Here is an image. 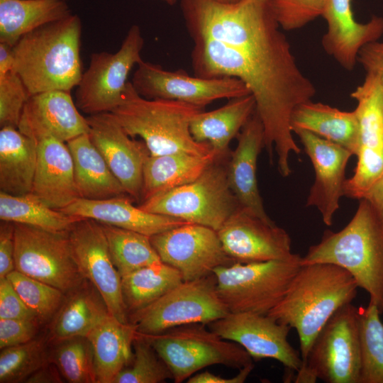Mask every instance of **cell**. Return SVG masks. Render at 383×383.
Here are the masks:
<instances>
[{"label": "cell", "mask_w": 383, "mask_h": 383, "mask_svg": "<svg viewBox=\"0 0 383 383\" xmlns=\"http://www.w3.org/2000/svg\"><path fill=\"white\" fill-rule=\"evenodd\" d=\"M133 346L131 364L113 383H160L172 379L170 370L143 335L137 332Z\"/></svg>", "instance_id": "cell-41"}, {"label": "cell", "mask_w": 383, "mask_h": 383, "mask_svg": "<svg viewBox=\"0 0 383 383\" xmlns=\"http://www.w3.org/2000/svg\"><path fill=\"white\" fill-rule=\"evenodd\" d=\"M224 160L216 158L193 182L154 195L138 206L218 231L240 206L229 187Z\"/></svg>", "instance_id": "cell-7"}, {"label": "cell", "mask_w": 383, "mask_h": 383, "mask_svg": "<svg viewBox=\"0 0 383 383\" xmlns=\"http://www.w3.org/2000/svg\"><path fill=\"white\" fill-rule=\"evenodd\" d=\"M50 360L70 383H96L94 353L87 337H75L52 345Z\"/></svg>", "instance_id": "cell-38"}, {"label": "cell", "mask_w": 383, "mask_h": 383, "mask_svg": "<svg viewBox=\"0 0 383 383\" xmlns=\"http://www.w3.org/2000/svg\"><path fill=\"white\" fill-rule=\"evenodd\" d=\"M40 325L35 319H0L1 350L35 338Z\"/></svg>", "instance_id": "cell-44"}, {"label": "cell", "mask_w": 383, "mask_h": 383, "mask_svg": "<svg viewBox=\"0 0 383 383\" xmlns=\"http://www.w3.org/2000/svg\"><path fill=\"white\" fill-rule=\"evenodd\" d=\"M14 55L13 47L0 42V76L13 70Z\"/></svg>", "instance_id": "cell-50"}, {"label": "cell", "mask_w": 383, "mask_h": 383, "mask_svg": "<svg viewBox=\"0 0 383 383\" xmlns=\"http://www.w3.org/2000/svg\"><path fill=\"white\" fill-rule=\"evenodd\" d=\"M36 143L38 158L31 193L51 208L61 210L81 198L70 151L65 142L52 137Z\"/></svg>", "instance_id": "cell-25"}, {"label": "cell", "mask_w": 383, "mask_h": 383, "mask_svg": "<svg viewBox=\"0 0 383 383\" xmlns=\"http://www.w3.org/2000/svg\"><path fill=\"white\" fill-rule=\"evenodd\" d=\"M293 133L299 138L315 172L306 206L316 208L323 222L331 226L344 196L346 166L353 155L346 148L306 130L298 129Z\"/></svg>", "instance_id": "cell-20"}, {"label": "cell", "mask_w": 383, "mask_h": 383, "mask_svg": "<svg viewBox=\"0 0 383 383\" xmlns=\"http://www.w3.org/2000/svg\"><path fill=\"white\" fill-rule=\"evenodd\" d=\"M321 16L327 24L323 48L348 71L354 69L360 50L383 35V18L374 15L366 23L357 22L351 0H325Z\"/></svg>", "instance_id": "cell-22"}, {"label": "cell", "mask_w": 383, "mask_h": 383, "mask_svg": "<svg viewBox=\"0 0 383 383\" xmlns=\"http://www.w3.org/2000/svg\"><path fill=\"white\" fill-rule=\"evenodd\" d=\"M208 326L221 338L241 345L255 360L274 359L296 372L303 367L301 354L287 338L291 328L267 314L229 312Z\"/></svg>", "instance_id": "cell-17"}, {"label": "cell", "mask_w": 383, "mask_h": 383, "mask_svg": "<svg viewBox=\"0 0 383 383\" xmlns=\"http://www.w3.org/2000/svg\"><path fill=\"white\" fill-rule=\"evenodd\" d=\"M216 158L213 151L204 155L188 152L150 155L143 167L140 203L154 195L193 182Z\"/></svg>", "instance_id": "cell-31"}, {"label": "cell", "mask_w": 383, "mask_h": 383, "mask_svg": "<svg viewBox=\"0 0 383 383\" xmlns=\"http://www.w3.org/2000/svg\"><path fill=\"white\" fill-rule=\"evenodd\" d=\"M161 261L177 270L184 281L210 275L218 267L235 262L226 253L218 233L188 223L150 237Z\"/></svg>", "instance_id": "cell-15"}, {"label": "cell", "mask_w": 383, "mask_h": 383, "mask_svg": "<svg viewBox=\"0 0 383 383\" xmlns=\"http://www.w3.org/2000/svg\"><path fill=\"white\" fill-rule=\"evenodd\" d=\"M101 224L107 239L112 262L121 277L142 267L162 262L150 236Z\"/></svg>", "instance_id": "cell-36"}, {"label": "cell", "mask_w": 383, "mask_h": 383, "mask_svg": "<svg viewBox=\"0 0 383 383\" xmlns=\"http://www.w3.org/2000/svg\"><path fill=\"white\" fill-rule=\"evenodd\" d=\"M236 138L238 145L227 164L229 187L240 206L262 219L272 221L265 210L257 181V162L265 147V134L256 111Z\"/></svg>", "instance_id": "cell-23"}, {"label": "cell", "mask_w": 383, "mask_h": 383, "mask_svg": "<svg viewBox=\"0 0 383 383\" xmlns=\"http://www.w3.org/2000/svg\"><path fill=\"white\" fill-rule=\"evenodd\" d=\"M269 3L279 27L294 30L321 16L325 0H269Z\"/></svg>", "instance_id": "cell-42"}, {"label": "cell", "mask_w": 383, "mask_h": 383, "mask_svg": "<svg viewBox=\"0 0 383 383\" xmlns=\"http://www.w3.org/2000/svg\"><path fill=\"white\" fill-rule=\"evenodd\" d=\"M30 94L18 74L11 70L0 76V126L18 128Z\"/></svg>", "instance_id": "cell-43"}, {"label": "cell", "mask_w": 383, "mask_h": 383, "mask_svg": "<svg viewBox=\"0 0 383 383\" xmlns=\"http://www.w3.org/2000/svg\"><path fill=\"white\" fill-rule=\"evenodd\" d=\"M365 199L371 202L383 213V174L369 191Z\"/></svg>", "instance_id": "cell-51"}, {"label": "cell", "mask_w": 383, "mask_h": 383, "mask_svg": "<svg viewBox=\"0 0 383 383\" xmlns=\"http://www.w3.org/2000/svg\"><path fill=\"white\" fill-rule=\"evenodd\" d=\"M128 194L106 199L79 198L60 211L78 218L133 231L150 237L188 223L183 220L146 211L133 204Z\"/></svg>", "instance_id": "cell-24"}, {"label": "cell", "mask_w": 383, "mask_h": 383, "mask_svg": "<svg viewBox=\"0 0 383 383\" xmlns=\"http://www.w3.org/2000/svg\"><path fill=\"white\" fill-rule=\"evenodd\" d=\"M14 248V223L1 221L0 279L15 270Z\"/></svg>", "instance_id": "cell-46"}, {"label": "cell", "mask_w": 383, "mask_h": 383, "mask_svg": "<svg viewBox=\"0 0 383 383\" xmlns=\"http://www.w3.org/2000/svg\"><path fill=\"white\" fill-rule=\"evenodd\" d=\"M37 143L18 128L0 130V189L12 195L30 193L37 165Z\"/></svg>", "instance_id": "cell-32"}, {"label": "cell", "mask_w": 383, "mask_h": 383, "mask_svg": "<svg viewBox=\"0 0 383 383\" xmlns=\"http://www.w3.org/2000/svg\"><path fill=\"white\" fill-rule=\"evenodd\" d=\"M357 62L366 74L376 77L383 89V39L364 46L357 56Z\"/></svg>", "instance_id": "cell-47"}, {"label": "cell", "mask_w": 383, "mask_h": 383, "mask_svg": "<svg viewBox=\"0 0 383 383\" xmlns=\"http://www.w3.org/2000/svg\"><path fill=\"white\" fill-rule=\"evenodd\" d=\"M290 125L292 132L301 129L338 144L357 155L359 124L355 110L341 111L312 100L298 105L293 111Z\"/></svg>", "instance_id": "cell-28"}, {"label": "cell", "mask_w": 383, "mask_h": 383, "mask_svg": "<svg viewBox=\"0 0 383 383\" xmlns=\"http://www.w3.org/2000/svg\"><path fill=\"white\" fill-rule=\"evenodd\" d=\"M194 40L195 76L235 77L254 96L264 127L265 147L281 162L299 154L290 125L294 109L312 100L316 89L301 72L269 0H179Z\"/></svg>", "instance_id": "cell-1"}, {"label": "cell", "mask_w": 383, "mask_h": 383, "mask_svg": "<svg viewBox=\"0 0 383 383\" xmlns=\"http://www.w3.org/2000/svg\"><path fill=\"white\" fill-rule=\"evenodd\" d=\"M80 218L51 208L33 193L12 195L0 192V219L52 232H68Z\"/></svg>", "instance_id": "cell-35"}, {"label": "cell", "mask_w": 383, "mask_h": 383, "mask_svg": "<svg viewBox=\"0 0 383 383\" xmlns=\"http://www.w3.org/2000/svg\"><path fill=\"white\" fill-rule=\"evenodd\" d=\"M15 270L65 294L85 279L72 256L68 232L14 223Z\"/></svg>", "instance_id": "cell-12"}, {"label": "cell", "mask_w": 383, "mask_h": 383, "mask_svg": "<svg viewBox=\"0 0 383 383\" xmlns=\"http://www.w3.org/2000/svg\"><path fill=\"white\" fill-rule=\"evenodd\" d=\"M161 1H165L169 5H174L177 1V0H161Z\"/></svg>", "instance_id": "cell-53"}, {"label": "cell", "mask_w": 383, "mask_h": 383, "mask_svg": "<svg viewBox=\"0 0 383 383\" xmlns=\"http://www.w3.org/2000/svg\"><path fill=\"white\" fill-rule=\"evenodd\" d=\"M143 45L140 28L133 25L117 52L92 53L77 87L78 109L89 116L111 112L121 100L130 72L143 60Z\"/></svg>", "instance_id": "cell-11"}, {"label": "cell", "mask_w": 383, "mask_h": 383, "mask_svg": "<svg viewBox=\"0 0 383 383\" xmlns=\"http://www.w3.org/2000/svg\"><path fill=\"white\" fill-rule=\"evenodd\" d=\"M359 124V147L354 174L346 179L344 196L363 199L383 174V89L378 79L366 74L351 92Z\"/></svg>", "instance_id": "cell-13"}, {"label": "cell", "mask_w": 383, "mask_h": 383, "mask_svg": "<svg viewBox=\"0 0 383 383\" xmlns=\"http://www.w3.org/2000/svg\"><path fill=\"white\" fill-rule=\"evenodd\" d=\"M47 335L5 348L0 353V382H25L26 379L50 360Z\"/></svg>", "instance_id": "cell-39"}, {"label": "cell", "mask_w": 383, "mask_h": 383, "mask_svg": "<svg viewBox=\"0 0 383 383\" xmlns=\"http://www.w3.org/2000/svg\"><path fill=\"white\" fill-rule=\"evenodd\" d=\"M18 129L35 143L49 137L67 143L88 133L89 126L70 91L50 90L30 96Z\"/></svg>", "instance_id": "cell-21"}, {"label": "cell", "mask_w": 383, "mask_h": 383, "mask_svg": "<svg viewBox=\"0 0 383 383\" xmlns=\"http://www.w3.org/2000/svg\"><path fill=\"white\" fill-rule=\"evenodd\" d=\"M82 25L77 14L43 25L13 47V70L30 95L50 90L71 91L82 74Z\"/></svg>", "instance_id": "cell-4"}, {"label": "cell", "mask_w": 383, "mask_h": 383, "mask_svg": "<svg viewBox=\"0 0 383 383\" xmlns=\"http://www.w3.org/2000/svg\"><path fill=\"white\" fill-rule=\"evenodd\" d=\"M0 319H35L39 321L7 277L0 279Z\"/></svg>", "instance_id": "cell-45"}, {"label": "cell", "mask_w": 383, "mask_h": 383, "mask_svg": "<svg viewBox=\"0 0 383 383\" xmlns=\"http://www.w3.org/2000/svg\"><path fill=\"white\" fill-rule=\"evenodd\" d=\"M72 13L62 0H0V42L13 47L24 35Z\"/></svg>", "instance_id": "cell-33"}, {"label": "cell", "mask_w": 383, "mask_h": 383, "mask_svg": "<svg viewBox=\"0 0 383 383\" xmlns=\"http://www.w3.org/2000/svg\"><path fill=\"white\" fill-rule=\"evenodd\" d=\"M256 110L250 94L229 99L223 106L197 113L190 124L194 139L207 143L218 158H226L231 141L240 132Z\"/></svg>", "instance_id": "cell-27"}, {"label": "cell", "mask_w": 383, "mask_h": 383, "mask_svg": "<svg viewBox=\"0 0 383 383\" xmlns=\"http://www.w3.org/2000/svg\"><path fill=\"white\" fill-rule=\"evenodd\" d=\"M63 377L57 366L51 361L44 365L29 376L26 383H60Z\"/></svg>", "instance_id": "cell-49"}, {"label": "cell", "mask_w": 383, "mask_h": 383, "mask_svg": "<svg viewBox=\"0 0 383 383\" xmlns=\"http://www.w3.org/2000/svg\"><path fill=\"white\" fill-rule=\"evenodd\" d=\"M358 308H340L319 331L309 351L296 382L359 383L360 345Z\"/></svg>", "instance_id": "cell-9"}, {"label": "cell", "mask_w": 383, "mask_h": 383, "mask_svg": "<svg viewBox=\"0 0 383 383\" xmlns=\"http://www.w3.org/2000/svg\"><path fill=\"white\" fill-rule=\"evenodd\" d=\"M131 82L136 92L148 99L174 100L204 107L221 99L250 94L245 83L235 77L204 78L186 71L165 70L141 60Z\"/></svg>", "instance_id": "cell-14"}, {"label": "cell", "mask_w": 383, "mask_h": 383, "mask_svg": "<svg viewBox=\"0 0 383 383\" xmlns=\"http://www.w3.org/2000/svg\"><path fill=\"white\" fill-rule=\"evenodd\" d=\"M68 238L72 256L83 277L99 292L110 314L122 323H128L121 277L112 262L101 224L80 218L69 230Z\"/></svg>", "instance_id": "cell-16"}, {"label": "cell", "mask_w": 383, "mask_h": 383, "mask_svg": "<svg viewBox=\"0 0 383 383\" xmlns=\"http://www.w3.org/2000/svg\"><path fill=\"white\" fill-rule=\"evenodd\" d=\"M229 312L218 294L213 273L183 281L151 304L130 314L128 321L138 333L154 335L182 325L209 324Z\"/></svg>", "instance_id": "cell-10"}, {"label": "cell", "mask_w": 383, "mask_h": 383, "mask_svg": "<svg viewBox=\"0 0 383 383\" xmlns=\"http://www.w3.org/2000/svg\"><path fill=\"white\" fill-rule=\"evenodd\" d=\"M358 288L353 276L338 265H302L283 299L267 315L296 329L304 363L319 331L336 311L352 303Z\"/></svg>", "instance_id": "cell-2"}, {"label": "cell", "mask_w": 383, "mask_h": 383, "mask_svg": "<svg viewBox=\"0 0 383 383\" xmlns=\"http://www.w3.org/2000/svg\"><path fill=\"white\" fill-rule=\"evenodd\" d=\"M301 259L293 253L284 259L216 267L218 294L231 313L267 315L284 296Z\"/></svg>", "instance_id": "cell-6"}, {"label": "cell", "mask_w": 383, "mask_h": 383, "mask_svg": "<svg viewBox=\"0 0 383 383\" xmlns=\"http://www.w3.org/2000/svg\"><path fill=\"white\" fill-rule=\"evenodd\" d=\"M360 345L359 383H383V323L377 306L369 302L357 311Z\"/></svg>", "instance_id": "cell-37"}, {"label": "cell", "mask_w": 383, "mask_h": 383, "mask_svg": "<svg viewBox=\"0 0 383 383\" xmlns=\"http://www.w3.org/2000/svg\"><path fill=\"white\" fill-rule=\"evenodd\" d=\"M99 292L88 280L66 294L50 321L48 342L52 345L75 337H87L109 316Z\"/></svg>", "instance_id": "cell-26"}, {"label": "cell", "mask_w": 383, "mask_h": 383, "mask_svg": "<svg viewBox=\"0 0 383 383\" xmlns=\"http://www.w3.org/2000/svg\"><path fill=\"white\" fill-rule=\"evenodd\" d=\"M135 326L109 316L87 336L94 353L96 383H113L133 357Z\"/></svg>", "instance_id": "cell-30"}, {"label": "cell", "mask_w": 383, "mask_h": 383, "mask_svg": "<svg viewBox=\"0 0 383 383\" xmlns=\"http://www.w3.org/2000/svg\"><path fill=\"white\" fill-rule=\"evenodd\" d=\"M6 277L41 324L51 321L63 303L66 294L16 270Z\"/></svg>", "instance_id": "cell-40"}, {"label": "cell", "mask_w": 383, "mask_h": 383, "mask_svg": "<svg viewBox=\"0 0 383 383\" xmlns=\"http://www.w3.org/2000/svg\"><path fill=\"white\" fill-rule=\"evenodd\" d=\"M62 1H67V0H62Z\"/></svg>", "instance_id": "cell-54"}, {"label": "cell", "mask_w": 383, "mask_h": 383, "mask_svg": "<svg viewBox=\"0 0 383 383\" xmlns=\"http://www.w3.org/2000/svg\"><path fill=\"white\" fill-rule=\"evenodd\" d=\"M217 233L225 251L235 262L284 259L293 254L290 236L284 228L242 206Z\"/></svg>", "instance_id": "cell-18"}, {"label": "cell", "mask_w": 383, "mask_h": 383, "mask_svg": "<svg viewBox=\"0 0 383 383\" xmlns=\"http://www.w3.org/2000/svg\"><path fill=\"white\" fill-rule=\"evenodd\" d=\"M202 111L204 107L179 101L145 99L128 82L111 113L131 137L143 140L150 155L175 152L204 155L213 152L211 147L196 141L190 131L193 118Z\"/></svg>", "instance_id": "cell-5"}, {"label": "cell", "mask_w": 383, "mask_h": 383, "mask_svg": "<svg viewBox=\"0 0 383 383\" xmlns=\"http://www.w3.org/2000/svg\"><path fill=\"white\" fill-rule=\"evenodd\" d=\"M254 368V365H248L239 370L237 375L226 378L220 375L213 374L209 371H205L190 377L187 382L188 383H243L245 381Z\"/></svg>", "instance_id": "cell-48"}, {"label": "cell", "mask_w": 383, "mask_h": 383, "mask_svg": "<svg viewBox=\"0 0 383 383\" xmlns=\"http://www.w3.org/2000/svg\"><path fill=\"white\" fill-rule=\"evenodd\" d=\"M87 119L93 144L126 193L140 202L143 167L150 155L146 145L131 137L111 112L89 115Z\"/></svg>", "instance_id": "cell-19"}, {"label": "cell", "mask_w": 383, "mask_h": 383, "mask_svg": "<svg viewBox=\"0 0 383 383\" xmlns=\"http://www.w3.org/2000/svg\"><path fill=\"white\" fill-rule=\"evenodd\" d=\"M205 325L191 323L143 335L170 370L175 383L213 365L240 370L252 364V357L241 345L207 330Z\"/></svg>", "instance_id": "cell-8"}, {"label": "cell", "mask_w": 383, "mask_h": 383, "mask_svg": "<svg viewBox=\"0 0 383 383\" xmlns=\"http://www.w3.org/2000/svg\"><path fill=\"white\" fill-rule=\"evenodd\" d=\"M317 262L347 270L383 313V213L371 202L360 199L350 222L338 232L326 231L300 261L301 265Z\"/></svg>", "instance_id": "cell-3"}, {"label": "cell", "mask_w": 383, "mask_h": 383, "mask_svg": "<svg viewBox=\"0 0 383 383\" xmlns=\"http://www.w3.org/2000/svg\"><path fill=\"white\" fill-rule=\"evenodd\" d=\"M183 281L177 270L162 262L122 277V295L128 316L151 304Z\"/></svg>", "instance_id": "cell-34"}, {"label": "cell", "mask_w": 383, "mask_h": 383, "mask_svg": "<svg viewBox=\"0 0 383 383\" xmlns=\"http://www.w3.org/2000/svg\"><path fill=\"white\" fill-rule=\"evenodd\" d=\"M66 143L73 160L75 183L81 198L100 200L128 194L89 133Z\"/></svg>", "instance_id": "cell-29"}, {"label": "cell", "mask_w": 383, "mask_h": 383, "mask_svg": "<svg viewBox=\"0 0 383 383\" xmlns=\"http://www.w3.org/2000/svg\"><path fill=\"white\" fill-rule=\"evenodd\" d=\"M219 2L224 3V4H233L239 1L240 0H216Z\"/></svg>", "instance_id": "cell-52"}]
</instances>
